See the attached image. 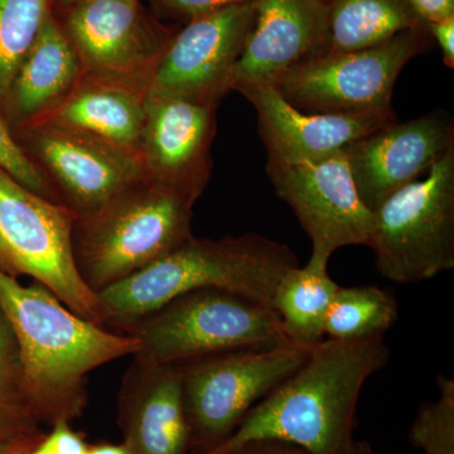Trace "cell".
<instances>
[{
	"label": "cell",
	"mask_w": 454,
	"mask_h": 454,
	"mask_svg": "<svg viewBox=\"0 0 454 454\" xmlns=\"http://www.w3.org/2000/svg\"><path fill=\"white\" fill-rule=\"evenodd\" d=\"M0 393L22 404L17 340L2 306H0Z\"/></svg>",
	"instance_id": "4316f807"
},
{
	"label": "cell",
	"mask_w": 454,
	"mask_h": 454,
	"mask_svg": "<svg viewBox=\"0 0 454 454\" xmlns=\"http://www.w3.org/2000/svg\"><path fill=\"white\" fill-rule=\"evenodd\" d=\"M0 170L35 195L50 201L59 202L46 176L32 162L29 155L18 142L16 134L3 115L2 109H0Z\"/></svg>",
	"instance_id": "484cf974"
},
{
	"label": "cell",
	"mask_w": 454,
	"mask_h": 454,
	"mask_svg": "<svg viewBox=\"0 0 454 454\" xmlns=\"http://www.w3.org/2000/svg\"><path fill=\"white\" fill-rule=\"evenodd\" d=\"M399 317L395 295L375 286H340L328 310V339L360 340L382 337Z\"/></svg>",
	"instance_id": "603a6c76"
},
{
	"label": "cell",
	"mask_w": 454,
	"mask_h": 454,
	"mask_svg": "<svg viewBox=\"0 0 454 454\" xmlns=\"http://www.w3.org/2000/svg\"><path fill=\"white\" fill-rule=\"evenodd\" d=\"M40 430V423L28 409L0 393V442Z\"/></svg>",
	"instance_id": "f1b7e54d"
},
{
	"label": "cell",
	"mask_w": 454,
	"mask_h": 454,
	"mask_svg": "<svg viewBox=\"0 0 454 454\" xmlns=\"http://www.w3.org/2000/svg\"><path fill=\"white\" fill-rule=\"evenodd\" d=\"M88 454H128L125 447L121 444L101 442V443L90 444Z\"/></svg>",
	"instance_id": "e575fe53"
},
{
	"label": "cell",
	"mask_w": 454,
	"mask_h": 454,
	"mask_svg": "<svg viewBox=\"0 0 454 454\" xmlns=\"http://www.w3.org/2000/svg\"><path fill=\"white\" fill-rule=\"evenodd\" d=\"M217 106L146 98L138 154L148 177L201 196L210 179Z\"/></svg>",
	"instance_id": "2e32d148"
},
{
	"label": "cell",
	"mask_w": 454,
	"mask_h": 454,
	"mask_svg": "<svg viewBox=\"0 0 454 454\" xmlns=\"http://www.w3.org/2000/svg\"><path fill=\"white\" fill-rule=\"evenodd\" d=\"M309 349H232L178 365L190 452L211 454L223 446L245 415L301 366Z\"/></svg>",
	"instance_id": "52a82bcc"
},
{
	"label": "cell",
	"mask_w": 454,
	"mask_h": 454,
	"mask_svg": "<svg viewBox=\"0 0 454 454\" xmlns=\"http://www.w3.org/2000/svg\"><path fill=\"white\" fill-rule=\"evenodd\" d=\"M139 342L133 357L160 365L243 348L291 345L273 307L223 289H200L122 325Z\"/></svg>",
	"instance_id": "5b68a950"
},
{
	"label": "cell",
	"mask_w": 454,
	"mask_h": 454,
	"mask_svg": "<svg viewBox=\"0 0 454 454\" xmlns=\"http://www.w3.org/2000/svg\"><path fill=\"white\" fill-rule=\"evenodd\" d=\"M79 57L51 13L23 57L0 109L12 130L40 121L82 76Z\"/></svg>",
	"instance_id": "d6986e66"
},
{
	"label": "cell",
	"mask_w": 454,
	"mask_h": 454,
	"mask_svg": "<svg viewBox=\"0 0 454 454\" xmlns=\"http://www.w3.org/2000/svg\"><path fill=\"white\" fill-rule=\"evenodd\" d=\"M118 424L128 454H188L179 366L134 357L119 391Z\"/></svg>",
	"instance_id": "ac0fdd59"
},
{
	"label": "cell",
	"mask_w": 454,
	"mask_h": 454,
	"mask_svg": "<svg viewBox=\"0 0 454 454\" xmlns=\"http://www.w3.org/2000/svg\"><path fill=\"white\" fill-rule=\"evenodd\" d=\"M235 91L255 109L270 162L298 163L337 153L397 121L391 107L365 113L301 112L268 83L240 86Z\"/></svg>",
	"instance_id": "9a60e30c"
},
{
	"label": "cell",
	"mask_w": 454,
	"mask_h": 454,
	"mask_svg": "<svg viewBox=\"0 0 454 454\" xmlns=\"http://www.w3.org/2000/svg\"><path fill=\"white\" fill-rule=\"evenodd\" d=\"M43 435L44 432L40 429L37 432L29 433V434L0 442V454H26L38 443Z\"/></svg>",
	"instance_id": "836d02e7"
},
{
	"label": "cell",
	"mask_w": 454,
	"mask_h": 454,
	"mask_svg": "<svg viewBox=\"0 0 454 454\" xmlns=\"http://www.w3.org/2000/svg\"><path fill=\"white\" fill-rule=\"evenodd\" d=\"M0 306L17 340L20 402L40 424L82 418L89 373L139 351L129 334L76 315L40 283L23 286L3 270Z\"/></svg>",
	"instance_id": "6da1fadb"
},
{
	"label": "cell",
	"mask_w": 454,
	"mask_h": 454,
	"mask_svg": "<svg viewBox=\"0 0 454 454\" xmlns=\"http://www.w3.org/2000/svg\"><path fill=\"white\" fill-rule=\"evenodd\" d=\"M83 74L149 89L176 32L139 0H91L53 14Z\"/></svg>",
	"instance_id": "30bf717a"
},
{
	"label": "cell",
	"mask_w": 454,
	"mask_h": 454,
	"mask_svg": "<svg viewBox=\"0 0 454 454\" xmlns=\"http://www.w3.org/2000/svg\"><path fill=\"white\" fill-rule=\"evenodd\" d=\"M324 3L327 14L325 52L369 49L400 33L426 26L415 14L409 0H324Z\"/></svg>",
	"instance_id": "7402d4cb"
},
{
	"label": "cell",
	"mask_w": 454,
	"mask_h": 454,
	"mask_svg": "<svg viewBox=\"0 0 454 454\" xmlns=\"http://www.w3.org/2000/svg\"><path fill=\"white\" fill-rule=\"evenodd\" d=\"M51 13L50 0H0V106Z\"/></svg>",
	"instance_id": "cb8c5ba5"
},
{
	"label": "cell",
	"mask_w": 454,
	"mask_h": 454,
	"mask_svg": "<svg viewBox=\"0 0 454 454\" xmlns=\"http://www.w3.org/2000/svg\"><path fill=\"white\" fill-rule=\"evenodd\" d=\"M439 396L420 405L409 441L424 454H454V381L438 375Z\"/></svg>",
	"instance_id": "d4e9b609"
},
{
	"label": "cell",
	"mask_w": 454,
	"mask_h": 454,
	"mask_svg": "<svg viewBox=\"0 0 454 454\" xmlns=\"http://www.w3.org/2000/svg\"><path fill=\"white\" fill-rule=\"evenodd\" d=\"M267 173L312 240V254L330 259L340 247L366 245L373 212L358 196L343 151L298 163L268 160Z\"/></svg>",
	"instance_id": "4fadbf2b"
},
{
	"label": "cell",
	"mask_w": 454,
	"mask_h": 454,
	"mask_svg": "<svg viewBox=\"0 0 454 454\" xmlns=\"http://www.w3.org/2000/svg\"><path fill=\"white\" fill-rule=\"evenodd\" d=\"M454 146V121L444 110L394 121L343 149L358 196L372 212L417 181Z\"/></svg>",
	"instance_id": "5bb4252c"
},
{
	"label": "cell",
	"mask_w": 454,
	"mask_h": 454,
	"mask_svg": "<svg viewBox=\"0 0 454 454\" xmlns=\"http://www.w3.org/2000/svg\"><path fill=\"white\" fill-rule=\"evenodd\" d=\"M389 357L382 337L322 340L216 450L277 439L309 454H372L367 442L355 438L358 397L367 379L384 369Z\"/></svg>",
	"instance_id": "7a4b0ae2"
},
{
	"label": "cell",
	"mask_w": 454,
	"mask_h": 454,
	"mask_svg": "<svg viewBox=\"0 0 454 454\" xmlns=\"http://www.w3.org/2000/svg\"><path fill=\"white\" fill-rule=\"evenodd\" d=\"M211 454H309L303 448L277 441V439H256L229 450H216Z\"/></svg>",
	"instance_id": "4dcf8cb0"
},
{
	"label": "cell",
	"mask_w": 454,
	"mask_h": 454,
	"mask_svg": "<svg viewBox=\"0 0 454 454\" xmlns=\"http://www.w3.org/2000/svg\"><path fill=\"white\" fill-rule=\"evenodd\" d=\"M14 134L76 220L145 176L138 154L83 131L40 121Z\"/></svg>",
	"instance_id": "8fae6325"
},
{
	"label": "cell",
	"mask_w": 454,
	"mask_h": 454,
	"mask_svg": "<svg viewBox=\"0 0 454 454\" xmlns=\"http://www.w3.org/2000/svg\"><path fill=\"white\" fill-rule=\"evenodd\" d=\"M90 444L82 433L76 432L70 422L53 424L50 433H44L38 443L26 454H88Z\"/></svg>",
	"instance_id": "83f0119b"
},
{
	"label": "cell",
	"mask_w": 454,
	"mask_h": 454,
	"mask_svg": "<svg viewBox=\"0 0 454 454\" xmlns=\"http://www.w3.org/2000/svg\"><path fill=\"white\" fill-rule=\"evenodd\" d=\"M146 97L148 90L140 86L82 74L74 89L35 122L83 131L138 154Z\"/></svg>",
	"instance_id": "ffe728a7"
},
{
	"label": "cell",
	"mask_w": 454,
	"mask_h": 454,
	"mask_svg": "<svg viewBox=\"0 0 454 454\" xmlns=\"http://www.w3.org/2000/svg\"><path fill=\"white\" fill-rule=\"evenodd\" d=\"M428 172L373 211L366 247L394 283H422L454 268V146Z\"/></svg>",
	"instance_id": "8992f818"
},
{
	"label": "cell",
	"mask_w": 454,
	"mask_h": 454,
	"mask_svg": "<svg viewBox=\"0 0 454 454\" xmlns=\"http://www.w3.org/2000/svg\"><path fill=\"white\" fill-rule=\"evenodd\" d=\"M328 262L310 254L304 267L291 269L278 286L271 307L291 345L312 348L325 340V319L340 288L328 273Z\"/></svg>",
	"instance_id": "44dd1931"
},
{
	"label": "cell",
	"mask_w": 454,
	"mask_h": 454,
	"mask_svg": "<svg viewBox=\"0 0 454 454\" xmlns=\"http://www.w3.org/2000/svg\"><path fill=\"white\" fill-rule=\"evenodd\" d=\"M255 0L188 20L176 32L149 83V98H184L219 106L232 91L235 66L249 35Z\"/></svg>",
	"instance_id": "7c38bea8"
},
{
	"label": "cell",
	"mask_w": 454,
	"mask_h": 454,
	"mask_svg": "<svg viewBox=\"0 0 454 454\" xmlns=\"http://www.w3.org/2000/svg\"><path fill=\"white\" fill-rule=\"evenodd\" d=\"M409 3L426 26L454 17V0H409Z\"/></svg>",
	"instance_id": "1f68e13d"
},
{
	"label": "cell",
	"mask_w": 454,
	"mask_h": 454,
	"mask_svg": "<svg viewBox=\"0 0 454 454\" xmlns=\"http://www.w3.org/2000/svg\"><path fill=\"white\" fill-rule=\"evenodd\" d=\"M286 244L247 232L219 240L188 239L168 255L98 293L103 325H122L200 289H223L271 306L283 277L298 267Z\"/></svg>",
	"instance_id": "3957f363"
},
{
	"label": "cell",
	"mask_w": 454,
	"mask_h": 454,
	"mask_svg": "<svg viewBox=\"0 0 454 454\" xmlns=\"http://www.w3.org/2000/svg\"><path fill=\"white\" fill-rule=\"evenodd\" d=\"M199 199L145 175L74 221V255L83 282L98 294L186 243Z\"/></svg>",
	"instance_id": "277c9868"
},
{
	"label": "cell",
	"mask_w": 454,
	"mask_h": 454,
	"mask_svg": "<svg viewBox=\"0 0 454 454\" xmlns=\"http://www.w3.org/2000/svg\"><path fill=\"white\" fill-rule=\"evenodd\" d=\"M74 221L62 203L35 195L0 170V270L31 277L74 313L101 325L98 294L74 260Z\"/></svg>",
	"instance_id": "ba28073f"
},
{
	"label": "cell",
	"mask_w": 454,
	"mask_h": 454,
	"mask_svg": "<svg viewBox=\"0 0 454 454\" xmlns=\"http://www.w3.org/2000/svg\"><path fill=\"white\" fill-rule=\"evenodd\" d=\"M428 27L409 29L391 40L348 52L310 57L282 74L274 88L306 113H365L390 109L403 68L432 44Z\"/></svg>",
	"instance_id": "9c48e42d"
},
{
	"label": "cell",
	"mask_w": 454,
	"mask_h": 454,
	"mask_svg": "<svg viewBox=\"0 0 454 454\" xmlns=\"http://www.w3.org/2000/svg\"><path fill=\"white\" fill-rule=\"evenodd\" d=\"M85 2H91V0H50L51 11H52L53 14H57L59 12L65 11V9Z\"/></svg>",
	"instance_id": "d590c367"
},
{
	"label": "cell",
	"mask_w": 454,
	"mask_h": 454,
	"mask_svg": "<svg viewBox=\"0 0 454 454\" xmlns=\"http://www.w3.org/2000/svg\"><path fill=\"white\" fill-rule=\"evenodd\" d=\"M327 41L324 0H255L249 35L235 66L232 91L273 85L286 71L321 55Z\"/></svg>",
	"instance_id": "e0dca14e"
},
{
	"label": "cell",
	"mask_w": 454,
	"mask_h": 454,
	"mask_svg": "<svg viewBox=\"0 0 454 454\" xmlns=\"http://www.w3.org/2000/svg\"><path fill=\"white\" fill-rule=\"evenodd\" d=\"M428 27L430 35L437 42L439 49L443 55L444 65L448 68H454V17L442 20V22L432 23Z\"/></svg>",
	"instance_id": "d6a6232c"
},
{
	"label": "cell",
	"mask_w": 454,
	"mask_h": 454,
	"mask_svg": "<svg viewBox=\"0 0 454 454\" xmlns=\"http://www.w3.org/2000/svg\"><path fill=\"white\" fill-rule=\"evenodd\" d=\"M166 11L178 16L191 18L200 14L208 13L216 9L230 7V5L240 4L250 0H157Z\"/></svg>",
	"instance_id": "f546056e"
}]
</instances>
